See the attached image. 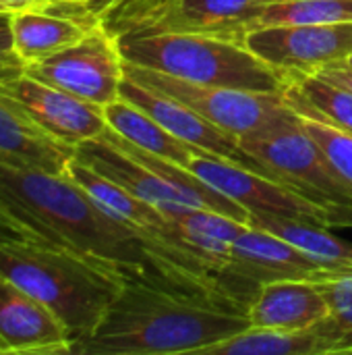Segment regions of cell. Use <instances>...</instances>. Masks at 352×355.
Listing matches in <instances>:
<instances>
[{"label": "cell", "mask_w": 352, "mask_h": 355, "mask_svg": "<svg viewBox=\"0 0 352 355\" xmlns=\"http://www.w3.org/2000/svg\"><path fill=\"white\" fill-rule=\"evenodd\" d=\"M0 233L68 248L118 268L127 279L230 302L222 283L203 275L98 206L71 177L0 156Z\"/></svg>", "instance_id": "obj_1"}, {"label": "cell", "mask_w": 352, "mask_h": 355, "mask_svg": "<svg viewBox=\"0 0 352 355\" xmlns=\"http://www.w3.org/2000/svg\"><path fill=\"white\" fill-rule=\"evenodd\" d=\"M247 310L210 295L124 279L95 331L73 345L75 355L203 354L249 329Z\"/></svg>", "instance_id": "obj_2"}, {"label": "cell", "mask_w": 352, "mask_h": 355, "mask_svg": "<svg viewBox=\"0 0 352 355\" xmlns=\"http://www.w3.org/2000/svg\"><path fill=\"white\" fill-rule=\"evenodd\" d=\"M0 277L44 302L73 345L89 337L122 289L124 275L81 252L0 235Z\"/></svg>", "instance_id": "obj_3"}, {"label": "cell", "mask_w": 352, "mask_h": 355, "mask_svg": "<svg viewBox=\"0 0 352 355\" xmlns=\"http://www.w3.org/2000/svg\"><path fill=\"white\" fill-rule=\"evenodd\" d=\"M118 42L127 62L193 83L263 94H284L286 87L284 75L243 40L212 33H145L120 35Z\"/></svg>", "instance_id": "obj_4"}, {"label": "cell", "mask_w": 352, "mask_h": 355, "mask_svg": "<svg viewBox=\"0 0 352 355\" xmlns=\"http://www.w3.org/2000/svg\"><path fill=\"white\" fill-rule=\"evenodd\" d=\"M272 179H278L334 214V227H352V193L340 183L301 116L278 121L239 139Z\"/></svg>", "instance_id": "obj_5"}, {"label": "cell", "mask_w": 352, "mask_h": 355, "mask_svg": "<svg viewBox=\"0 0 352 355\" xmlns=\"http://www.w3.org/2000/svg\"><path fill=\"white\" fill-rule=\"evenodd\" d=\"M266 0H120L102 15L116 35L212 33L243 40Z\"/></svg>", "instance_id": "obj_6"}, {"label": "cell", "mask_w": 352, "mask_h": 355, "mask_svg": "<svg viewBox=\"0 0 352 355\" xmlns=\"http://www.w3.org/2000/svg\"><path fill=\"white\" fill-rule=\"evenodd\" d=\"M124 77L174 98L176 102L189 106L191 110L239 139L295 114V110L286 104L284 94H263L193 83L127 60Z\"/></svg>", "instance_id": "obj_7"}, {"label": "cell", "mask_w": 352, "mask_h": 355, "mask_svg": "<svg viewBox=\"0 0 352 355\" xmlns=\"http://www.w3.org/2000/svg\"><path fill=\"white\" fill-rule=\"evenodd\" d=\"M25 73L104 108L120 98L124 56L118 37L100 21L73 46L27 64Z\"/></svg>", "instance_id": "obj_8"}, {"label": "cell", "mask_w": 352, "mask_h": 355, "mask_svg": "<svg viewBox=\"0 0 352 355\" xmlns=\"http://www.w3.org/2000/svg\"><path fill=\"white\" fill-rule=\"evenodd\" d=\"M189 168L207 185L241 204L251 216H284L311 220L328 229L334 227V214L328 208L263 173L210 154L195 156Z\"/></svg>", "instance_id": "obj_9"}, {"label": "cell", "mask_w": 352, "mask_h": 355, "mask_svg": "<svg viewBox=\"0 0 352 355\" xmlns=\"http://www.w3.org/2000/svg\"><path fill=\"white\" fill-rule=\"evenodd\" d=\"M243 42L286 79L346 62L352 56V23L253 27Z\"/></svg>", "instance_id": "obj_10"}, {"label": "cell", "mask_w": 352, "mask_h": 355, "mask_svg": "<svg viewBox=\"0 0 352 355\" xmlns=\"http://www.w3.org/2000/svg\"><path fill=\"white\" fill-rule=\"evenodd\" d=\"M0 89L12 98L37 125L73 148L100 137L108 129L102 106L44 83L25 71L2 79Z\"/></svg>", "instance_id": "obj_11"}, {"label": "cell", "mask_w": 352, "mask_h": 355, "mask_svg": "<svg viewBox=\"0 0 352 355\" xmlns=\"http://www.w3.org/2000/svg\"><path fill=\"white\" fill-rule=\"evenodd\" d=\"M120 96L124 100H129L131 104H135L137 108L145 110L151 119H156L160 125H164L174 137H178L216 158H222V160H228V162H234V164H241V166H247V168L268 175L251 156H247L243 152L239 137L222 131L220 127H216L214 123H210L207 119H203L189 106L176 102L174 98L160 94L151 87H145L129 77L122 79Z\"/></svg>", "instance_id": "obj_12"}, {"label": "cell", "mask_w": 352, "mask_h": 355, "mask_svg": "<svg viewBox=\"0 0 352 355\" xmlns=\"http://www.w3.org/2000/svg\"><path fill=\"white\" fill-rule=\"evenodd\" d=\"M224 270L253 285L282 279L317 283L336 277L328 268L311 260L297 245L255 225H245L243 231L237 235L230 245V256Z\"/></svg>", "instance_id": "obj_13"}, {"label": "cell", "mask_w": 352, "mask_h": 355, "mask_svg": "<svg viewBox=\"0 0 352 355\" xmlns=\"http://www.w3.org/2000/svg\"><path fill=\"white\" fill-rule=\"evenodd\" d=\"M2 354H73L66 324L37 297L0 277Z\"/></svg>", "instance_id": "obj_14"}, {"label": "cell", "mask_w": 352, "mask_h": 355, "mask_svg": "<svg viewBox=\"0 0 352 355\" xmlns=\"http://www.w3.org/2000/svg\"><path fill=\"white\" fill-rule=\"evenodd\" d=\"M8 23L15 54L27 67L73 46L95 23H100V19L81 2L54 0L48 8L10 12Z\"/></svg>", "instance_id": "obj_15"}, {"label": "cell", "mask_w": 352, "mask_h": 355, "mask_svg": "<svg viewBox=\"0 0 352 355\" xmlns=\"http://www.w3.org/2000/svg\"><path fill=\"white\" fill-rule=\"evenodd\" d=\"M251 327L305 331L328 318V304L313 281L282 279L261 283L247 304Z\"/></svg>", "instance_id": "obj_16"}, {"label": "cell", "mask_w": 352, "mask_h": 355, "mask_svg": "<svg viewBox=\"0 0 352 355\" xmlns=\"http://www.w3.org/2000/svg\"><path fill=\"white\" fill-rule=\"evenodd\" d=\"M75 150L37 125L0 89V156L50 175H64L75 158Z\"/></svg>", "instance_id": "obj_17"}, {"label": "cell", "mask_w": 352, "mask_h": 355, "mask_svg": "<svg viewBox=\"0 0 352 355\" xmlns=\"http://www.w3.org/2000/svg\"><path fill=\"white\" fill-rule=\"evenodd\" d=\"M344 341L326 318L305 331H274L249 327L220 343L210 345L201 355H324L342 354Z\"/></svg>", "instance_id": "obj_18"}, {"label": "cell", "mask_w": 352, "mask_h": 355, "mask_svg": "<svg viewBox=\"0 0 352 355\" xmlns=\"http://www.w3.org/2000/svg\"><path fill=\"white\" fill-rule=\"evenodd\" d=\"M104 114H106L108 127L112 131H116L118 135H122L127 141H131L133 146H137L143 152L166 158L185 168L191 166V160L195 156L207 154V152L174 137L164 125H160L145 110L137 108L122 96L116 98L114 102H110L108 106H104Z\"/></svg>", "instance_id": "obj_19"}, {"label": "cell", "mask_w": 352, "mask_h": 355, "mask_svg": "<svg viewBox=\"0 0 352 355\" xmlns=\"http://www.w3.org/2000/svg\"><path fill=\"white\" fill-rule=\"evenodd\" d=\"M284 100L299 116L352 133V92L319 73L286 75Z\"/></svg>", "instance_id": "obj_20"}, {"label": "cell", "mask_w": 352, "mask_h": 355, "mask_svg": "<svg viewBox=\"0 0 352 355\" xmlns=\"http://www.w3.org/2000/svg\"><path fill=\"white\" fill-rule=\"evenodd\" d=\"M249 225L286 239L336 277L352 275V243L336 237L324 225L284 216H251Z\"/></svg>", "instance_id": "obj_21"}, {"label": "cell", "mask_w": 352, "mask_h": 355, "mask_svg": "<svg viewBox=\"0 0 352 355\" xmlns=\"http://www.w3.org/2000/svg\"><path fill=\"white\" fill-rule=\"evenodd\" d=\"M352 23V0H266L253 17V27Z\"/></svg>", "instance_id": "obj_22"}, {"label": "cell", "mask_w": 352, "mask_h": 355, "mask_svg": "<svg viewBox=\"0 0 352 355\" xmlns=\"http://www.w3.org/2000/svg\"><path fill=\"white\" fill-rule=\"evenodd\" d=\"M305 129L309 131V135L315 139V144L322 148L326 160L330 162L332 171L336 173V177L340 179V183L352 193V133L351 131H342L338 127L313 121V119H305L301 116Z\"/></svg>", "instance_id": "obj_23"}, {"label": "cell", "mask_w": 352, "mask_h": 355, "mask_svg": "<svg viewBox=\"0 0 352 355\" xmlns=\"http://www.w3.org/2000/svg\"><path fill=\"white\" fill-rule=\"evenodd\" d=\"M317 289L328 304V318L344 341L342 354H352V275L317 281Z\"/></svg>", "instance_id": "obj_24"}, {"label": "cell", "mask_w": 352, "mask_h": 355, "mask_svg": "<svg viewBox=\"0 0 352 355\" xmlns=\"http://www.w3.org/2000/svg\"><path fill=\"white\" fill-rule=\"evenodd\" d=\"M25 71V64L19 60L12 48V37H10V23L8 15L0 12V81L15 77Z\"/></svg>", "instance_id": "obj_25"}, {"label": "cell", "mask_w": 352, "mask_h": 355, "mask_svg": "<svg viewBox=\"0 0 352 355\" xmlns=\"http://www.w3.org/2000/svg\"><path fill=\"white\" fill-rule=\"evenodd\" d=\"M317 73L332 79V81H336V83H340V85H344V87H349L352 92V64H349V62H338V64L326 67V69H322Z\"/></svg>", "instance_id": "obj_26"}, {"label": "cell", "mask_w": 352, "mask_h": 355, "mask_svg": "<svg viewBox=\"0 0 352 355\" xmlns=\"http://www.w3.org/2000/svg\"><path fill=\"white\" fill-rule=\"evenodd\" d=\"M54 0H0V12H17L25 8H48Z\"/></svg>", "instance_id": "obj_27"}, {"label": "cell", "mask_w": 352, "mask_h": 355, "mask_svg": "<svg viewBox=\"0 0 352 355\" xmlns=\"http://www.w3.org/2000/svg\"><path fill=\"white\" fill-rule=\"evenodd\" d=\"M75 2H81L93 17L102 19V15L116 2V0H75Z\"/></svg>", "instance_id": "obj_28"}, {"label": "cell", "mask_w": 352, "mask_h": 355, "mask_svg": "<svg viewBox=\"0 0 352 355\" xmlns=\"http://www.w3.org/2000/svg\"><path fill=\"white\" fill-rule=\"evenodd\" d=\"M346 62H349V64H352V56H351V58H349V60H346Z\"/></svg>", "instance_id": "obj_29"}, {"label": "cell", "mask_w": 352, "mask_h": 355, "mask_svg": "<svg viewBox=\"0 0 352 355\" xmlns=\"http://www.w3.org/2000/svg\"><path fill=\"white\" fill-rule=\"evenodd\" d=\"M116 2H120V0H116ZM116 2H114V4H116ZM114 4H112V6H114Z\"/></svg>", "instance_id": "obj_30"}, {"label": "cell", "mask_w": 352, "mask_h": 355, "mask_svg": "<svg viewBox=\"0 0 352 355\" xmlns=\"http://www.w3.org/2000/svg\"><path fill=\"white\" fill-rule=\"evenodd\" d=\"M0 235H4V233H0Z\"/></svg>", "instance_id": "obj_31"}, {"label": "cell", "mask_w": 352, "mask_h": 355, "mask_svg": "<svg viewBox=\"0 0 352 355\" xmlns=\"http://www.w3.org/2000/svg\"><path fill=\"white\" fill-rule=\"evenodd\" d=\"M0 354H2V349H0Z\"/></svg>", "instance_id": "obj_32"}]
</instances>
